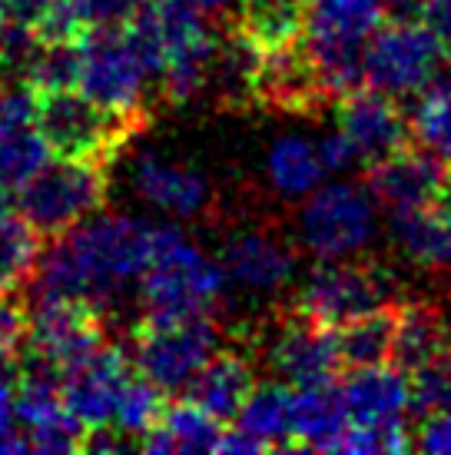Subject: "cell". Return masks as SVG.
Listing matches in <instances>:
<instances>
[{"label":"cell","mask_w":451,"mask_h":455,"mask_svg":"<svg viewBox=\"0 0 451 455\" xmlns=\"http://www.w3.org/2000/svg\"><path fill=\"white\" fill-rule=\"evenodd\" d=\"M133 376H137L133 359L120 346L103 339L100 346H93L90 353H83L63 369V403L70 405V412L87 426V432L113 429Z\"/></svg>","instance_id":"4fadbf2b"},{"label":"cell","mask_w":451,"mask_h":455,"mask_svg":"<svg viewBox=\"0 0 451 455\" xmlns=\"http://www.w3.org/2000/svg\"><path fill=\"white\" fill-rule=\"evenodd\" d=\"M100 160L53 156L13 193L17 213L37 229L44 240L63 236L76 223L100 213L110 196V177Z\"/></svg>","instance_id":"277c9868"},{"label":"cell","mask_w":451,"mask_h":455,"mask_svg":"<svg viewBox=\"0 0 451 455\" xmlns=\"http://www.w3.org/2000/svg\"><path fill=\"white\" fill-rule=\"evenodd\" d=\"M349 412L342 403L338 382H315L296 386L292 405V435L302 452H338V445L349 432Z\"/></svg>","instance_id":"44dd1931"},{"label":"cell","mask_w":451,"mask_h":455,"mask_svg":"<svg viewBox=\"0 0 451 455\" xmlns=\"http://www.w3.org/2000/svg\"><path fill=\"white\" fill-rule=\"evenodd\" d=\"M246 346L273 372V379L289 382V386L328 382L342 366L336 329L315 323L313 316H305L292 306L282 309L276 319L263 323V329L252 332Z\"/></svg>","instance_id":"8fae6325"},{"label":"cell","mask_w":451,"mask_h":455,"mask_svg":"<svg viewBox=\"0 0 451 455\" xmlns=\"http://www.w3.org/2000/svg\"><path fill=\"white\" fill-rule=\"evenodd\" d=\"M445 40L415 17H395L376 30L365 47V87H376L395 100L428 93L439 74Z\"/></svg>","instance_id":"30bf717a"},{"label":"cell","mask_w":451,"mask_h":455,"mask_svg":"<svg viewBox=\"0 0 451 455\" xmlns=\"http://www.w3.org/2000/svg\"><path fill=\"white\" fill-rule=\"evenodd\" d=\"M150 80L156 76L126 27H97L80 34L76 90H83L90 100L103 103L113 114L150 120V110H146Z\"/></svg>","instance_id":"9c48e42d"},{"label":"cell","mask_w":451,"mask_h":455,"mask_svg":"<svg viewBox=\"0 0 451 455\" xmlns=\"http://www.w3.org/2000/svg\"><path fill=\"white\" fill-rule=\"evenodd\" d=\"M412 140L451 166V90H428L412 114Z\"/></svg>","instance_id":"f1b7e54d"},{"label":"cell","mask_w":451,"mask_h":455,"mask_svg":"<svg viewBox=\"0 0 451 455\" xmlns=\"http://www.w3.org/2000/svg\"><path fill=\"white\" fill-rule=\"evenodd\" d=\"M256 369H259V359H256V353L246 342L239 349L236 346H223L200 369V376L189 382L186 399L196 403L200 409H206L219 422H236L246 399L259 386L256 382Z\"/></svg>","instance_id":"d6986e66"},{"label":"cell","mask_w":451,"mask_h":455,"mask_svg":"<svg viewBox=\"0 0 451 455\" xmlns=\"http://www.w3.org/2000/svg\"><path fill=\"white\" fill-rule=\"evenodd\" d=\"M133 190L146 206L176 220H200L216 203L213 183L196 166L170 160L163 153H143L133 164Z\"/></svg>","instance_id":"ac0fdd59"},{"label":"cell","mask_w":451,"mask_h":455,"mask_svg":"<svg viewBox=\"0 0 451 455\" xmlns=\"http://www.w3.org/2000/svg\"><path fill=\"white\" fill-rule=\"evenodd\" d=\"M385 0H313L305 51L315 60L332 97L365 87V47L385 24Z\"/></svg>","instance_id":"3957f363"},{"label":"cell","mask_w":451,"mask_h":455,"mask_svg":"<svg viewBox=\"0 0 451 455\" xmlns=\"http://www.w3.org/2000/svg\"><path fill=\"white\" fill-rule=\"evenodd\" d=\"M313 0H239L229 27L249 40L256 51L279 53L299 47L309 24Z\"/></svg>","instance_id":"ffe728a7"},{"label":"cell","mask_w":451,"mask_h":455,"mask_svg":"<svg viewBox=\"0 0 451 455\" xmlns=\"http://www.w3.org/2000/svg\"><path fill=\"white\" fill-rule=\"evenodd\" d=\"M415 445L425 449V452H441L451 455V409L448 412H439L422 422V429L415 435Z\"/></svg>","instance_id":"836d02e7"},{"label":"cell","mask_w":451,"mask_h":455,"mask_svg":"<svg viewBox=\"0 0 451 455\" xmlns=\"http://www.w3.org/2000/svg\"><path fill=\"white\" fill-rule=\"evenodd\" d=\"M80 80V37L76 40H44L40 57L30 74V87L37 93L76 87Z\"/></svg>","instance_id":"4dcf8cb0"},{"label":"cell","mask_w":451,"mask_h":455,"mask_svg":"<svg viewBox=\"0 0 451 455\" xmlns=\"http://www.w3.org/2000/svg\"><path fill=\"white\" fill-rule=\"evenodd\" d=\"M11 24V13H7V0H0V34H4V27Z\"/></svg>","instance_id":"60d3db41"},{"label":"cell","mask_w":451,"mask_h":455,"mask_svg":"<svg viewBox=\"0 0 451 455\" xmlns=\"http://www.w3.org/2000/svg\"><path fill=\"white\" fill-rule=\"evenodd\" d=\"M216 256L226 283L249 296H276L289 290L299 269L296 246L276 227H236L233 233H226Z\"/></svg>","instance_id":"5bb4252c"},{"label":"cell","mask_w":451,"mask_h":455,"mask_svg":"<svg viewBox=\"0 0 451 455\" xmlns=\"http://www.w3.org/2000/svg\"><path fill=\"white\" fill-rule=\"evenodd\" d=\"M338 389L352 426L385 435L392 452L415 449V439L405 429L412 416V376L405 369L395 363L349 369Z\"/></svg>","instance_id":"7c38bea8"},{"label":"cell","mask_w":451,"mask_h":455,"mask_svg":"<svg viewBox=\"0 0 451 455\" xmlns=\"http://www.w3.org/2000/svg\"><path fill=\"white\" fill-rule=\"evenodd\" d=\"M336 130L352 143L362 170H372L412 140V124L399 110V100L376 87H359L338 97Z\"/></svg>","instance_id":"2e32d148"},{"label":"cell","mask_w":451,"mask_h":455,"mask_svg":"<svg viewBox=\"0 0 451 455\" xmlns=\"http://www.w3.org/2000/svg\"><path fill=\"white\" fill-rule=\"evenodd\" d=\"M448 183L451 166L441 164L425 147H412V143L368 170V187L392 216L439 203Z\"/></svg>","instance_id":"e0dca14e"},{"label":"cell","mask_w":451,"mask_h":455,"mask_svg":"<svg viewBox=\"0 0 451 455\" xmlns=\"http://www.w3.org/2000/svg\"><path fill=\"white\" fill-rule=\"evenodd\" d=\"M146 0H67L80 34L97 27H126Z\"/></svg>","instance_id":"1f68e13d"},{"label":"cell","mask_w":451,"mask_h":455,"mask_svg":"<svg viewBox=\"0 0 451 455\" xmlns=\"http://www.w3.org/2000/svg\"><path fill=\"white\" fill-rule=\"evenodd\" d=\"M395 336H399V306H385L376 313L352 319L336 329L342 366H382L395 359Z\"/></svg>","instance_id":"484cf974"},{"label":"cell","mask_w":451,"mask_h":455,"mask_svg":"<svg viewBox=\"0 0 451 455\" xmlns=\"http://www.w3.org/2000/svg\"><path fill=\"white\" fill-rule=\"evenodd\" d=\"M226 346L213 316L139 319L133 329V366L166 395H186L189 382Z\"/></svg>","instance_id":"ba28073f"},{"label":"cell","mask_w":451,"mask_h":455,"mask_svg":"<svg viewBox=\"0 0 451 455\" xmlns=\"http://www.w3.org/2000/svg\"><path fill=\"white\" fill-rule=\"evenodd\" d=\"M328 180L322 143L299 133L279 137L265 153V183L282 203H302Z\"/></svg>","instance_id":"7402d4cb"},{"label":"cell","mask_w":451,"mask_h":455,"mask_svg":"<svg viewBox=\"0 0 451 455\" xmlns=\"http://www.w3.org/2000/svg\"><path fill=\"white\" fill-rule=\"evenodd\" d=\"M425 4L428 0H385L389 13H395V17H422Z\"/></svg>","instance_id":"ab89813d"},{"label":"cell","mask_w":451,"mask_h":455,"mask_svg":"<svg viewBox=\"0 0 451 455\" xmlns=\"http://www.w3.org/2000/svg\"><path fill=\"white\" fill-rule=\"evenodd\" d=\"M40 236L20 213L0 210V292L24 290L40 259Z\"/></svg>","instance_id":"83f0119b"},{"label":"cell","mask_w":451,"mask_h":455,"mask_svg":"<svg viewBox=\"0 0 451 455\" xmlns=\"http://www.w3.org/2000/svg\"><path fill=\"white\" fill-rule=\"evenodd\" d=\"M57 4L60 0H7V13H11V20L34 27L40 34V27L47 24V17L53 13Z\"/></svg>","instance_id":"e575fe53"},{"label":"cell","mask_w":451,"mask_h":455,"mask_svg":"<svg viewBox=\"0 0 451 455\" xmlns=\"http://www.w3.org/2000/svg\"><path fill=\"white\" fill-rule=\"evenodd\" d=\"M451 346V319L431 299H405L399 303V336H395V366L415 372L428 359Z\"/></svg>","instance_id":"cb8c5ba5"},{"label":"cell","mask_w":451,"mask_h":455,"mask_svg":"<svg viewBox=\"0 0 451 455\" xmlns=\"http://www.w3.org/2000/svg\"><path fill=\"white\" fill-rule=\"evenodd\" d=\"M0 452H27V439L17 422L13 399H0Z\"/></svg>","instance_id":"d590c367"},{"label":"cell","mask_w":451,"mask_h":455,"mask_svg":"<svg viewBox=\"0 0 451 455\" xmlns=\"http://www.w3.org/2000/svg\"><path fill=\"white\" fill-rule=\"evenodd\" d=\"M412 376V416L418 422L451 409V346H445L435 359L418 366Z\"/></svg>","instance_id":"f546056e"},{"label":"cell","mask_w":451,"mask_h":455,"mask_svg":"<svg viewBox=\"0 0 451 455\" xmlns=\"http://www.w3.org/2000/svg\"><path fill=\"white\" fill-rule=\"evenodd\" d=\"M223 432L226 429L219 419L210 416L206 409H200V405L189 403L186 395H183V399H173V403L166 405L160 422L146 432L143 449L146 452H176V455L219 452Z\"/></svg>","instance_id":"603a6c76"},{"label":"cell","mask_w":451,"mask_h":455,"mask_svg":"<svg viewBox=\"0 0 451 455\" xmlns=\"http://www.w3.org/2000/svg\"><path fill=\"white\" fill-rule=\"evenodd\" d=\"M7 200H11V196H7V193H0V210H7Z\"/></svg>","instance_id":"b9f144b4"},{"label":"cell","mask_w":451,"mask_h":455,"mask_svg":"<svg viewBox=\"0 0 451 455\" xmlns=\"http://www.w3.org/2000/svg\"><path fill=\"white\" fill-rule=\"evenodd\" d=\"M422 20L448 44L451 40V0H428L425 11H422Z\"/></svg>","instance_id":"74e56055"},{"label":"cell","mask_w":451,"mask_h":455,"mask_svg":"<svg viewBox=\"0 0 451 455\" xmlns=\"http://www.w3.org/2000/svg\"><path fill=\"white\" fill-rule=\"evenodd\" d=\"M30 326L20 353L37 355L63 372L74 359L107 339L103 313L76 299H27Z\"/></svg>","instance_id":"9a60e30c"},{"label":"cell","mask_w":451,"mask_h":455,"mask_svg":"<svg viewBox=\"0 0 451 455\" xmlns=\"http://www.w3.org/2000/svg\"><path fill=\"white\" fill-rule=\"evenodd\" d=\"M51 156L37 120L0 116V193L13 196Z\"/></svg>","instance_id":"4316f807"},{"label":"cell","mask_w":451,"mask_h":455,"mask_svg":"<svg viewBox=\"0 0 451 455\" xmlns=\"http://www.w3.org/2000/svg\"><path fill=\"white\" fill-rule=\"evenodd\" d=\"M27 326H30V309L20 290L0 292V349H24Z\"/></svg>","instance_id":"d6a6232c"},{"label":"cell","mask_w":451,"mask_h":455,"mask_svg":"<svg viewBox=\"0 0 451 455\" xmlns=\"http://www.w3.org/2000/svg\"><path fill=\"white\" fill-rule=\"evenodd\" d=\"M292 405H296V386L289 382H263L246 399L242 412L236 416V429L252 435L256 443L269 449H296L292 435Z\"/></svg>","instance_id":"d4e9b609"},{"label":"cell","mask_w":451,"mask_h":455,"mask_svg":"<svg viewBox=\"0 0 451 455\" xmlns=\"http://www.w3.org/2000/svg\"><path fill=\"white\" fill-rule=\"evenodd\" d=\"M17 386H20V353L0 349V399H13Z\"/></svg>","instance_id":"8d00e7d4"},{"label":"cell","mask_w":451,"mask_h":455,"mask_svg":"<svg viewBox=\"0 0 451 455\" xmlns=\"http://www.w3.org/2000/svg\"><path fill=\"white\" fill-rule=\"evenodd\" d=\"M193 4H196L206 17H213V20H229L239 0H193Z\"/></svg>","instance_id":"f35d334b"},{"label":"cell","mask_w":451,"mask_h":455,"mask_svg":"<svg viewBox=\"0 0 451 455\" xmlns=\"http://www.w3.org/2000/svg\"><path fill=\"white\" fill-rule=\"evenodd\" d=\"M37 127L53 156L113 164L146 127V120L113 114L103 103L90 100L83 90L67 87L37 97Z\"/></svg>","instance_id":"52a82bcc"},{"label":"cell","mask_w":451,"mask_h":455,"mask_svg":"<svg viewBox=\"0 0 451 455\" xmlns=\"http://www.w3.org/2000/svg\"><path fill=\"white\" fill-rule=\"evenodd\" d=\"M156 227L126 213H93L53 236L27 279L24 299H76L107 309L150 266Z\"/></svg>","instance_id":"6da1fadb"},{"label":"cell","mask_w":451,"mask_h":455,"mask_svg":"<svg viewBox=\"0 0 451 455\" xmlns=\"http://www.w3.org/2000/svg\"><path fill=\"white\" fill-rule=\"evenodd\" d=\"M139 319L213 316L226 292L219 256H210L183 229L156 227L150 266L139 276Z\"/></svg>","instance_id":"7a4b0ae2"},{"label":"cell","mask_w":451,"mask_h":455,"mask_svg":"<svg viewBox=\"0 0 451 455\" xmlns=\"http://www.w3.org/2000/svg\"><path fill=\"white\" fill-rule=\"evenodd\" d=\"M378 206L372 187L349 177L322 183L305 196L296 220L299 246L315 259H349L362 256L378 236Z\"/></svg>","instance_id":"8992f818"},{"label":"cell","mask_w":451,"mask_h":455,"mask_svg":"<svg viewBox=\"0 0 451 455\" xmlns=\"http://www.w3.org/2000/svg\"><path fill=\"white\" fill-rule=\"evenodd\" d=\"M401 303V279L395 269L376 259H319L296 290L292 309L313 316L322 326H345L352 319Z\"/></svg>","instance_id":"5b68a950"}]
</instances>
